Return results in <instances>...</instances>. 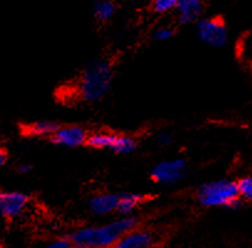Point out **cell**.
<instances>
[{"mask_svg":"<svg viewBox=\"0 0 252 248\" xmlns=\"http://www.w3.org/2000/svg\"><path fill=\"white\" fill-rule=\"evenodd\" d=\"M138 226L137 217H118L108 223L87 226L73 231L70 240L75 247L80 248H112L121 237Z\"/></svg>","mask_w":252,"mask_h":248,"instance_id":"obj_1","label":"cell"},{"mask_svg":"<svg viewBox=\"0 0 252 248\" xmlns=\"http://www.w3.org/2000/svg\"><path fill=\"white\" fill-rule=\"evenodd\" d=\"M115 70L107 59L96 57L87 62L81 70L77 80L78 98L86 103H96L108 94L113 85Z\"/></svg>","mask_w":252,"mask_h":248,"instance_id":"obj_2","label":"cell"},{"mask_svg":"<svg viewBox=\"0 0 252 248\" xmlns=\"http://www.w3.org/2000/svg\"><path fill=\"white\" fill-rule=\"evenodd\" d=\"M199 204L209 209L239 210L242 207V200L239 197L236 183L230 179H218L201 184L196 190Z\"/></svg>","mask_w":252,"mask_h":248,"instance_id":"obj_3","label":"cell"},{"mask_svg":"<svg viewBox=\"0 0 252 248\" xmlns=\"http://www.w3.org/2000/svg\"><path fill=\"white\" fill-rule=\"evenodd\" d=\"M199 40L210 47H223L229 41V29L220 16L201 18L195 23Z\"/></svg>","mask_w":252,"mask_h":248,"instance_id":"obj_4","label":"cell"},{"mask_svg":"<svg viewBox=\"0 0 252 248\" xmlns=\"http://www.w3.org/2000/svg\"><path fill=\"white\" fill-rule=\"evenodd\" d=\"M188 171V163L185 159H168L159 161L151 171V179L160 185H174L184 179Z\"/></svg>","mask_w":252,"mask_h":248,"instance_id":"obj_5","label":"cell"},{"mask_svg":"<svg viewBox=\"0 0 252 248\" xmlns=\"http://www.w3.org/2000/svg\"><path fill=\"white\" fill-rule=\"evenodd\" d=\"M30 196L21 191H0V216L13 220L20 216L29 205Z\"/></svg>","mask_w":252,"mask_h":248,"instance_id":"obj_6","label":"cell"},{"mask_svg":"<svg viewBox=\"0 0 252 248\" xmlns=\"http://www.w3.org/2000/svg\"><path fill=\"white\" fill-rule=\"evenodd\" d=\"M89 134L90 133L81 125H60V128L52 135L51 142L59 147L75 149L86 145Z\"/></svg>","mask_w":252,"mask_h":248,"instance_id":"obj_7","label":"cell"},{"mask_svg":"<svg viewBox=\"0 0 252 248\" xmlns=\"http://www.w3.org/2000/svg\"><path fill=\"white\" fill-rule=\"evenodd\" d=\"M175 13L180 25L195 24L204 15L205 5L201 0H177Z\"/></svg>","mask_w":252,"mask_h":248,"instance_id":"obj_8","label":"cell"},{"mask_svg":"<svg viewBox=\"0 0 252 248\" xmlns=\"http://www.w3.org/2000/svg\"><path fill=\"white\" fill-rule=\"evenodd\" d=\"M157 240L153 232L142 228H134L120 238L112 248H152Z\"/></svg>","mask_w":252,"mask_h":248,"instance_id":"obj_9","label":"cell"},{"mask_svg":"<svg viewBox=\"0 0 252 248\" xmlns=\"http://www.w3.org/2000/svg\"><path fill=\"white\" fill-rule=\"evenodd\" d=\"M118 194L104 192L92 196L89 201L90 211L97 216H107L117 211Z\"/></svg>","mask_w":252,"mask_h":248,"instance_id":"obj_10","label":"cell"},{"mask_svg":"<svg viewBox=\"0 0 252 248\" xmlns=\"http://www.w3.org/2000/svg\"><path fill=\"white\" fill-rule=\"evenodd\" d=\"M60 128V124L54 121H36L23 127V134L36 139H51L52 135Z\"/></svg>","mask_w":252,"mask_h":248,"instance_id":"obj_11","label":"cell"},{"mask_svg":"<svg viewBox=\"0 0 252 248\" xmlns=\"http://www.w3.org/2000/svg\"><path fill=\"white\" fill-rule=\"evenodd\" d=\"M147 197L143 194H135V192H122L118 194L117 211L121 217L133 216L135 210L144 204Z\"/></svg>","mask_w":252,"mask_h":248,"instance_id":"obj_12","label":"cell"},{"mask_svg":"<svg viewBox=\"0 0 252 248\" xmlns=\"http://www.w3.org/2000/svg\"><path fill=\"white\" fill-rule=\"evenodd\" d=\"M116 133L111 132H96L89 134L86 145L91 149L96 150H111L112 144L115 142Z\"/></svg>","mask_w":252,"mask_h":248,"instance_id":"obj_13","label":"cell"},{"mask_svg":"<svg viewBox=\"0 0 252 248\" xmlns=\"http://www.w3.org/2000/svg\"><path fill=\"white\" fill-rule=\"evenodd\" d=\"M92 11L97 20L108 21L115 16L117 5L112 0H97L92 5Z\"/></svg>","mask_w":252,"mask_h":248,"instance_id":"obj_14","label":"cell"},{"mask_svg":"<svg viewBox=\"0 0 252 248\" xmlns=\"http://www.w3.org/2000/svg\"><path fill=\"white\" fill-rule=\"evenodd\" d=\"M138 148V140L132 135L116 134L115 142L112 144L111 152L116 154H130Z\"/></svg>","mask_w":252,"mask_h":248,"instance_id":"obj_15","label":"cell"},{"mask_svg":"<svg viewBox=\"0 0 252 248\" xmlns=\"http://www.w3.org/2000/svg\"><path fill=\"white\" fill-rule=\"evenodd\" d=\"M236 183V189L239 197L242 201H251L252 200V178L250 175L242 176Z\"/></svg>","mask_w":252,"mask_h":248,"instance_id":"obj_16","label":"cell"},{"mask_svg":"<svg viewBox=\"0 0 252 248\" xmlns=\"http://www.w3.org/2000/svg\"><path fill=\"white\" fill-rule=\"evenodd\" d=\"M175 5L177 0H153L151 8L156 14H166L174 10Z\"/></svg>","mask_w":252,"mask_h":248,"instance_id":"obj_17","label":"cell"},{"mask_svg":"<svg viewBox=\"0 0 252 248\" xmlns=\"http://www.w3.org/2000/svg\"><path fill=\"white\" fill-rule=\"evenodd\" d=\"M175 35V30L170 26H160L153 32V39L156 41H168Z\"/></svg>","mask_w":252,"mask_h":248,"instance_id":"obj_18","label":"cell"},{"mask_svg":"<svg viewBox=\"0 0 252 248\" xmlns=\"http://www.w3.org/2000/svg\"><path fill=\"white\" fill-rule=\"evenodd\" d=\"M73 245L68 237H60L54 241H50L44 248H72Z\"/></svg>","mask_w":252,"mask_h":248,"instance_id":"obj_19","label":"cell"},{"mask_svg":"<svg viewBox=\"0 0 252 248\" xmlns=\"http://www.w3.org/2000/svg\"><path fill=\"white\" fill-rule=\"evenodd\" d=\"M157 142L160 147H169L173 144V135L170 133L161 132L157 135Z\"/></svg>","mask_w":252,"mask_h":248,"instance_id":"obj_20","label":"cell"},{"mask_svg":"<svg viewBox=\"0 0 252 248\" xmlns=\"http://www.w3.org/2000/svg\"><path fill=\"white\" fill-rule=\"evenodd\" d=\"M8 161V153L4 148L0 147V168H3Z\"/></svg>","mask_w":252,"mask_h":248,"instance_id":"obj_21","label":"cell"},{"mask_svg":"<svg viewBox=\"0 0 252 248\" xmlns=\"http://www.w3.org/2000/svg\"><path fill=\"white\" fill-rule=\"evenodd\" d=\"M32 170V165H28V164H24L19 168V173L20 174H28Z\"/></svg>","mask_w":252,"mask_h":248,"instance_id":"obj_22","label":"cell"},{"mask_svg":"<svg viewBox=\"0 0 252 248\" xmlns=\"http://www.w3.org/2000/svg\"><path fill=\"white\" fill-rule=\"evenodd\" d=\"M0 248H3V243H1V240H0Z\"/></svg>","mask_w":252,"mask_h":248,"instance_id":"obj_23","label":"cell"},{"mask_svg":"<svg viewBox=\"0 0 252 248\" xmlns=\"http://www.w3.org/2000/svg\"><path fill=\"white\" fill-rule=\"evenodd\" d=\"M72 248H80V247H75V246H73V247Z\"/></svg>","mask_w":252,"mask_h":248,"instance_id":"obj_24","label":"cell"}]
</instances>
